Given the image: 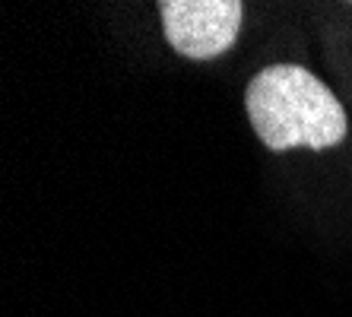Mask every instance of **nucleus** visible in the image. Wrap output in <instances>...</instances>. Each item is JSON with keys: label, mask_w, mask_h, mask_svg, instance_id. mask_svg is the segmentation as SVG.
Here are the masks:
<instances>
[{"label": "nucleus", "mask_w": 352, "mask_h": 317, "mask_svg": "<svg viewBox=\"0 0 352 317\" xmlns=\"http://www.w3.org/2000/svg\"><path fill=\"white\" fill-rule=\"evenodd\" d=\"M245 108L261 143L273 153L330 149L346 140L349 121L340 98L298 64L263 67L245 89Z\"/></svg>", "instance_id": "nucleus-1"}, {"label": "nucleus", "mask_w": 352, "mask_h": 317, "mask_svg": "<svg viewBox=\"0 0 352 317\" xmlns=\"http://www.w3.org/2000/svg\"><path fill=\"white\" fill-rule=\"evenodd\" d=\"M165 41L188 61H210L235 45L245 7L238 0H162Z\"/></svg>", "instance_id": "nucleus-2"}]
</instances>
